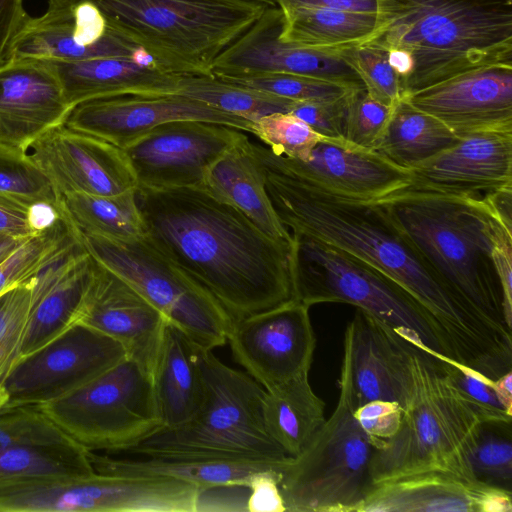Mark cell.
<instances>
[{
  "label": "cell",
  "instance_id": "35",
  "mask_svg": "<svg viewBox=\"0 0 512 512\" xmlns=\"http://www.w3.org/2000/svg\"><path fill=\"white\" fill-rule=\"evenodd\" d=\"M136 191L112 196L66 195L60 198V212L81 233L135 241L146 235Z\"/></svg>",
  "mask_w": 512,
  "mask_h": 512
},
{
  "label": "cell",
  "instance_id": "11",
  "mask_svg": "<svg viewBox=\"0 0 512 512\" xmlns=\"http://www.w3.org/2000/svg\"><path fill=\"white\" fill-rule=\"evenodd\" d=\"M77 233L96 262L127 281L193 343L208 350L227 343L234 319L146 235L121 242Z\"/></svg>",
  "mask_w": 512,
  "mask_h": 512
},
{
  "label": "cell",
  "instance_id": "29",
  "mask_svg": "<svg viewBox=\"0 0 512 512\" xmlns=\"http://www.w3.org/2000/svg\"><path fill=\"white\" fill-rule=\"evenodd\" d=\"M88 456L95 472L99 474L165 477L190 483L202 491L233 487L247 489L255 474L269 470L282 472L288 462L270 463L165 455L130 459L116 458L89 450Z\"/></svg>",
  "mask_w": 512,
  "mask_h": 512
},
{
  "label": "cell",
  "instance_id": "39",
  "mask_svg": "<svg viewBox=\"0 0 512 512\" xmlns=\"http://www.w3.org/2000/svg\"><path fill=\"white\" fill-rule=\"evenodd\" d=\"M470 466L477 481L512 492V421L481 423Z\"/></svg>",
  "mask_w": 512,
  "mask_h": 512
},
{
  "label": "cell",
  "instance_id": "32",
  "mask_svg": "<svg viewBox=\"0 0 512 512\" xmlns=\"http://www.w3.org/2000/svg\"><path fill=\"white\" fill-rule=\"evenodd\" d=\"M305 373L265 390L262 415L271 439L294 457L325 422V404Z\"/></svg>",
  "mask_w": 512,
  "mask_h": 512
},
{
  "label": "cell",
  "instance_id": "7",
  "mask_svg": "<svg viewBox=\"0 0 512 512\" xmlns=\"http://www.w3.org/2000/svg\"><path fill=\"white\" fill-rule=\"evenodd\" d=\"M205 395L186 423L160 427L127 452L285 463L288 456L268 435L262 415L265 389L249 374L228 367L213 350L195 345Z\"/></svg>",
  "mask_w": 512,
  "mask_h": 512
},
{
  "label": "cell",
  "instance_id": "12",
  "mask_svg": "<svg viewBox=\"0 0 512 512\" xmlns=\"http://www.w3.org/2000/svg\"><path fill=\"white\" fill-rule=\"evenodd\" d=\"M128 357L111 337L75 324L21 358L4 383L6 406H39L88 384Z\"/></svg>",
  "mask_w": 512,
  "mask_h": 512
},
{
  "label": "cell",
  "instance_id": "50",
  "mask_svg": "<svg viewBox=\"0 0 512 512\" xmlns=\"http://www.w3.org/2000/svg\"><path fill=\"white\" fill-rule=\"evenodd\" d=\"M27 16L23 0H0V64L8 58Z\"/></svg>",
  "mask_w": 512,
  "mask_h": 512
},
{
  "label": "cell",
  "instance_id": "54",
  "mask_svg": "<svg viewBox=\"0 0 512 512\" xmlns=\"http://www.w3.org/2000/svg\"><path fill=\"white\" fill-rule=\"evenodd\" d=\"M74 1H78V0H48V6L62 5V4L70 3V2H74ZM254 1H259V2H264V3L275 5L273 0H254Z\"/></svg>",
  "mask_w": 512,
  "mask_h": 512
},
{
  "label": "cell",
  "instance_id": "51",
  "mask_svg": "<svg viewBox=\"0 0 512 512\" xmlns=\"http://www.w3.org/2000/svg\"><path fill=\"white\" fill-rule=\"evenodd\" d=\"M28 209L0 199V234L25 238L34 233Z\"/></svg>",
  "mask_w": 512,
  "mask_h": 512
},
{
  "label": "cell",
  "instance_id": "45",
  "mask_svg": "<svg viewBox=\"0 0 512 512\" xmlns=\"http://www.w3.org/2000/svg\"><path fill=\"white\" fill-rule=\"evenodd\" d=\"M392 108L371 98L364 87L353 89L347 100L344 139L369 150L377 148Z\"/></svg>",
  "mask_w": 512,
  "mask_h": 512
},
{
  "label": "cell",
  "instance_id": "25",
  "mask_svg": "<svg viewBox=\"0 0 512 512\" xmlns=\"http://www.w3.org/2000/svg\"><path fill=\"white\" fill-rule=\"evenodd\" d=\"M512 492L446 470L372 485L357 512H511Z\"/></svg>",
  "mask_w": 512,
  "mask_h": 512
},
{
  "label": "cell",
  "instance_id": "43",
  "mask_svg": "<svg viewBox=\"0 0 512 512\" xmlns=\"http://www.w3.org/2000/svg\"><path fill=\"white\" fill-rule=\"evenodd\" d=\"M341 55L374 100L393 107L406 96L399 76L388 61L386 49L364 43L342 51Z\"/></svg>",
  "mask_w": 512,
  "mask_h": 512
},
{
  "label": "cell",
  "instance_id": "27",
  "mask_svg": "<svg viewBox=\"0 0 512 512\" xmlns=\"http://www.w3.org/2000/svg\"><path fill=\"white\" fill-rule=\"evenodd\" d=\"M93 269L94 259L78 240L31 279L32 305L21 358L75 325Z\"/></svg>",
  "mask_w": 512,
  "mask_h": 512
},
{
  "label": "cell",
  "instance_id": "46",
  "mask_svg": "<svg viewBox=\"0 0 512 512\" xmlns=\"http://www.w3.org/2000/svg\"><path fill=\"white\" fill-rule=\"evenodd\" d=\"M350 92L335 100L296 101L289 113L307 123L322 136L344 138L347 100Z\"/></svg>",
  "mask_w": 512,
  "mask_h": 512
},
{
  "label": "cell",
  "instance_id": "13",
  "mask_svg": "<svg viewBox=\"0 0 512 512\" xmlns=\"http://www.w3.org/2000/svg\"><path fill=\"white\" fill-rule=\"evenodd\" d=\"M254 149L264 166L341 198L378 201L408 188L412 181L409 169L344 138L323 136L306 161L276 155L257 144Z\"/></svg>",
  "mask_w": 512,
  "mask_h": 512
},
{
  "label": "cell",
  "instance_id": "6",
  "mask_svg": "<svg viewBox=\"0 0 512 512\" xmlns=\"http://www.w3.org/2000/svg\"><path fill=\"white\" fill-rule=\"evenodd\" d=\"M158 69L211 75L217 57L273 4L254 0H91ZM277 6V5H276Z\"/></svg>",
  "mask_w": 512,
  "mask_h": 512
},
{
  "label": "cell",
  "instance_id": "53",
  "mask_svg": "<svg viewBox=\"0 0 512 512\" xmlns=\"http://www.w3.org/2000/svg\"><path fill=\"white\" fill-rule=\"evenodd\" d=\"M29 237V236H28ZM7 234H0V263L11 254L25 239Z\"/></svg>",
  "mask_w": 512,
  "mask_h": 512
},
{
  "label": "cell",
  "instance_id": "31",
  "mask_svg": "<svg viewBox=\"0 0 512 512\" xmlns=\"http://www.w3.org/2000/svg\"><path fill=\"white\" fill-rule=\"evenodd\" d=\"M195 345L167 323L150 372L162 427L186 423L203 403L205 387Z\"/></svg>",
  "mask_w": 512,
  "mask_h": 512
},
{
  "label": "cell",
  "instance_id": "34",
  "mask_svg": "<svg viewBox=\"0 0 512 512\" xmlns=\"http://www.w3.org/2000/svg\"><path fill=\"white\" fill-rule=\"evenodd\" d=\"M459 139L439 119L416 108L404 96L393 106L375 151L410 170L452 147Z\"/></svg>",
  "mask_w": 512,
  "mask_h": 512
},
{
  "label": "cell",
  "instance_id": "38",
  "mask_svg": "<svg viewBox=\"0 0 512 512\" xmlns=\"http://www.w3.org/2000/svg\"><path fill=\"white\" fill-rule=\"evenodd\" d=\"M0 199L25 209L37 204L60 205L52 185L29 153L0 146Z\"/></svg>",
  "mask_w": 512,
  "mask_h": 512
},
{
  "label": "cell",
  "instance_id": "52",
  "mask_svg": "<svg viewBox=\"0 0 512 512\" xmlns=\"http://www.w3.org/2000/svg\"><path fill=\"white\" fill-rule=\"evenodd\" d=\"M281 9L287 11L299 7H318L357 11L376 14V0H273Z\"/></svg>",
  "mask_w": 512,
  "mask_h": 512
},
{
  "label": "cell",
  "instance_id": "37",
  "mask_svg": "<svg viewBox=\"0 0 512 512\" xmlns=\"http://www.w3.org/2000/svg\"><path fill=\"white\" fill-rule=\"evenodd\" d=\"M78 240L77 230L61 213L53 225L27 237L0 263V294L29 281Z\"/></svg>",
  "mask_w": 512,
  "mask_h": 512
},
{
  "label": "cell",
  "instance_id": "24",
  "mask_svg": "<svg viewBox=\"0 0 512 512\" xmlns=\"http://www.w3.org/2000/svg\"><path fill=\"white\" fill-rule=\"evenodd\" d=\"M410 171L414 190L481 198L512 189V130L463 136Z\"/></svg>",
  "mask_w": 512,
  "mask_h": 512
},
{
  "label": "cell",
  "instance_id": "22",
  "mask_svg": "<svg viewBox=\"0 0 512 512\" xmlns=\"http://www.w3.org/2000/svg\"><path fill=\"white\" fill-rule=\"evenodd\" d=\"M459 138L488 130H512V65L476 68L407 95Z\"/></svg>",
  "mask_w": 512,
  "mask_h": 512
},
{
  "label": "cell",
  "instance_id": "4",
  "mask_svg": "<svg viewBox=\"0 0 512 512\" xmlns=\"http://www.w3.org/2000/svg\"><path fill=\"white\" fill-rule=\"evenodd\" d=\"M374 202L455 296L511 331L491 255L499 218L483 198L405 188Z\"/></svg>",
  "mask_w": 512,
  "mask_h": 512
},
{
  "label": "cell",
  "instance_id": "36",
  "mask_svg": "<svg viewBox=\"0 0 512 512\" xmlns=\"http://www.w3.org/2000/svg\"><path fill=\"white\" fill-rule=\"evenodd\" d=\"M175 94L183 95L251 122L290 112L296 101L226 82L213 75H182Z\"/></svg>",
  "mask_w": 512,
  "mask_h": 512
},
{
  "label": "cell",
  "instance_id": "2",
  "mask_svg": "<svg viewBox=\"0 0 512 512\" xmlns=\"http://www.w3.org/2000/svg\"><path fill=\"white\" fill-rule=\"evenodd\" d=\"M146 237L236 320L293 299L291 245L199 188H138Z\"/></svg>",
  "mask_w": 512,
  "mask_h": 512
},
{
  "label": "cell",
  "instance_id": "1",
  "mask_svg": "<svg viewBox=\"0 0 512 512\" xmlns=\"http://www.w3.org/2000/svg\"><path fill=\"white\" fill-rule=\"evenodd\" d=\"M263 168L266 190L280 221L294 233L359 258L401 285L426 313L447 358L488 377L511 363V331L455 296L376 202L333 196Z\"/></svg>",
  "mask_w": 512,
  "mask_h": 512
},
{
  "label": "cell",
  "instance_id": "17",
  "mask_svg": "<svg viewBox=\"0 0 512 512\" xmlns=\"http://www.w3.org/2000/svg\"><path fill=\"white\" fill-rule=\"evenodd\" d=\"M30 149V158L59 199L77 193L112 196L138 189L124 149L65 124L46 132Z\"/></svg>",
  "mask_w": 512,
  "mask_h": 512
},
{
  "label": "cell",
  "instance_id": "15",
  "mask_svg": "<svg viewBox=\"0 0 512 512\" xmlns=\"http://www.w3.org/2000/svg\"><path fill=\"white\" fill-rule=\"evenodd\" d=\"M309 309L293 298L233 321L232 355L265 390L309 373L316 347Z\"/></svg>",
  "mask_w": 512,
  "mask_h": 512
},
{
  "label": "cell",
  "instance_id": "47",
  "mask_svg": "<svg viewBox=\"0 0 512 512\" xmlns=\"http://www.w3.org/2000/svg\"><path fill=\"white\" fill-rule=\"evenodd\" d=\"M354 414L361 428L374 440L376 447L377 442L397 433L403 408L397 402L374 400L357 407Z\"/></svg>",
  "mask_w": 512,
  "mask_h": 512
},
{
  "label": "cell",
  "instance_id": "28",
  "mask_svg": "<svg viewBox=\"0 0 512 512\" xmlns=\"http://www.w3.org/2000/svg\"><path fill=\"white\" fill-rule=\"evenodd\" d=\"M199 189L241 211L270 238L292 245V235L268 196L254 143L245 134L208 168Z\"/></svg>",
  "mask_w": 512,
  "mask_h": 512
},
{
  "label": "cell",
  "instance_id": "23",
  "mask_svg": "<svg viewBox=\"0 0 512 512\" xmlns=\"http://www.w3.org/2000/svg\"><path fill=\"white\" fill-rule=\"evenodd\" d=\"M168 321L127 281L94 260V269L75 324L119 342L128 357L150 372Z\"/></svg>",
  "mask_w": 512,
  "mask_h": 512
},
{
  "label": "cell",
  "instance_id": "21",
  "mask_svg": "<svg viewBox=\"0 0 512 512\" xmlns=\"http://www.w3.org/2000/svg\"><path fill=\"white\" fill-rule=\"evenodd\" d=\"M71 109L50 61L10 57L0 64V146L28 153Z\"/></svg>",
  "mask_w": 512,
  "mask_h": 512
},
{
  "label": "cell",
  "instance_id": "16",
  "mask_svg": "<svg viewBox=\"0 0 512 512\" xmlns=\"http://www.w3.org/2000/svg\"><path fill=\"white\" fill-rule=\"evenodd\" d=\"M95 473L88 450L37 406L0 410V490Z\"/></svg>",
  "mask_w": 512,
  "mask_h": 512
},
{
  "label": "cell",
  "instance_id": "19",
  "mask_svg": "<svg viewBox=\"0 0 512 512\" xmlns=\"http://www.w3.org/2000/svg\"><path fill=\"white\" fill-rule=\"evenodd\" d=\"M140 46L113 30L91 0L48 6L39 17L27 16L10 49V57L76 62L127 57Z\"/></svg>",
  "mask_w": 512,
  "mask_h": 512
},
{
  "label": "cell",
  "instance_id": "55",
  "mask_svg": "<svg viewBox=\"0 0 512 512\" xmlns=\"http://www.w3.org/2000/svg\"><path fill=\"white\" fill-rule=\"evenodd\" d=\"M7 403V396L4 388H0V410L5 407Z\"/></svg>",
  "mask_w": 512,
  "mask_h": 512
},
{
  "label": "cell",
  "instance_id": "5",
  "mask_svg": "<svg viewBox=\"0 0 512 512\" xmlns=\"http://www.w3.org/2000/svg\"><path fill=\"white\" fill-rule=\"evenodd\" d=\"M411 387L399 430L376 443L372 484L427 471L446 470L476 480L470 466L481 418L440 368L436 357L413 346Z\"/></svg>",
  "mask_w": 512,
  "mask_h": 512
},
{
  "label": "cell",
  "instance_id": "49",
  "mask_svg": "<svg viewBox=\"0 0 512 512\" xmlns=\"http://www.w3.org/2000/svg\"><path fill=\"white\" fill-rule=\"evenodd\" d=\"M282 472L262 471L253 476L247 489L245 510L249 512H284L285 505L279 482Z\"/></svg>",
  "mask_w": 512,
  "mask_h": 512
},
{
  "label": "cell",
  "instance_id": "9",
  "mask_svg": "<svg viewBox=\"0 0 512 512\" xmlns=\"http://www.w3.org/2000/svg\"><path fill=\"white\" fill-rule=\"evenodd\" d=\"M291 235L294 299L310 307L319 303L356 306L418 349L446 357L426 313L396 281L343 250L301 233Z\"/></svg>",
  "mask_w": 512,
  "mask_h": 512
},
{
  "label": "cell",
  "instance_id": "48",
  "mask_svg": "<svg viewBox=\"0 0 512 512\" xmlns=\"http://www.w3.org/2000/svg\"><path fill=\"white\" fill-rule=\"evenodd\" d=\"M492 261L502 293L506 325L512 328V229L495 219L492 226Z\"/></svg>",
  "mask_w": 512,
  "mask_h": 512
},
{
  "label": "cell",
  "instance_id": "42",
  "mask_svg": "<svg viewBox=\"0 0 512 512\" xmlns=\"http://www.w3.org/2000/svg\"><path fill=\"white\" fill-rule=\"evenodd\" d=\"M31 279L0 294V388L21 359L32 305Z\"/></svg>",
  "mask_w": 512,
  "mask_h": 512
},
{
  "label": "cell",
  "instance_id": "30",
  "mask_svg": "<svg viewBox=\"0 0 512 512\" xmlns=\"http://www.w3.org/2000/svg\"><path fill=\"white\" fill-rule=\"evenodd\" d=\"M50 62L72 108L88 100L116 95L175 94L182 76L138 66L127 57Z\"/></svg>",
  "mask_w": 512,
  "mask_h": 512
},
{
  "label": "cell",
  "instance_id": "26",
  "mask_svg": "<svg viewBox=\"0 0 512 512\" xmlns=\"http://www.w3.org/2000/svg\"><path fill=\"white\" fill-rule=\"evenodd\" d=\"M344 343L349 349L357 407L385 400L403 408L411 387L413 345L358 308L346 328Z\"/></svg>",
  "mask_w": 512,
  "mask_h": 512
},
{
  "label": "cell",
  "instance_id": "8",
  "mask_svg": "<svg viewBox=\"0 0 512 512\" xmlns=\"http://www.w3.org/2000/svg\"><path fill=\"white\" fill-rule=\"evenodd\" d=\"M350 354L344 343L338 403L303 450L290 457L279 487L289 512H357L372 487L374 440L355 418Z\"/></svg>",
  "mask_w": 512,
  "mask_h": 512
},
{
  "label": "cell",
  "instance_id": "18",
  "mask_svg": "<svg viewBox=\"0 0 512 512\" xmlns=\"http://www.w3.org/2000/svg\"><path fill=\"white\" fill-rule=\"evenodd\" d=\"M178 120L217 123L252 133V122L179 94H124L96 98L74 106L65 125L127 146L158 125Z\"/></svg>",
  "mask_w": 512,
  "mask_h": 512
},
{
  "label": "cell",
  "instance_id": "14",
  "mask_svg": "<svg viewBox=\"0 0 512 512\" xmlns=\"http://www.w3.org/2000/svg\"><path fill=\"white\" fill-rule=\"evenodd\" d=\"M243 135L226 125L178 120L156 126L124 151L138 188H201L208 168Z\"/></svg>",
  "mask_w": 512,
  "mask_h": 512
},
{
  "label": "cell",
  "instance_id": "44",
  "mask_svg": "<svg viewBox=\"0 0 512 512\" xmlns=\"http://www.w3.org/2000/svg\"><path fill=\"white\" fill-rule=\"evenodd\" d=\"M252 133L276 155L308 160L323 137L307 123L289 112L271 113L252 122Z\"/></svg>",
  "mask_w": 512,
  "mask_h": 512
},
{
  "label": "cell",
  "instance_id": "41",
  "mask_svg": "<svg viewBox=\"0 0 512 512\" xmlns=\"http://www.w3.org/2000/svg\"><path fill=\"white\" fill-rule=\"evenodd\" d=\"M438 364L460 395L483 421H512V402L500 393L496 380L443 356Z\"/></svg>",
  "mask_w": 512,
  "mask_h": 512
},
{
  "label": "cell",
  "instance_id": "20",
  "mask_svg": "<svg viewBox=\"0 0 512 512\" xmlns=\"http://www.w3.org/2000/svg\"><path fill=\"white\" fill-rule=\"evenodd\" d=\"M283 14L268 7L260 18L214 61L216 77L257 73H285L362 87L341 52L319 51L279 39ZM364 87V86H363Z\"/></svg>",
  "mask_w": 512,
  "mask_h": 512
},
{
  "label": "cell",
  "instance_id": "40",
  "mask_svg": "<svg viewBox=\"0 0 512 512\" xmlns=\"http://www.w3.org/2000/svg\"><path fill=\"white\" fill-rule=\"evenodd\" d=\"M217 78L294 101L335 100L345 96L352 89L359 88L314 77L285 73H257Z\"/></svg>",
  "mask_w": 512,
  "mask_h": 512
},
{
  "label": "cell",
  "instance_id": "3",
  "mask_svg": "<svg viewBox=\"0 0 512 512\" xmlns=\"http://www.w3.org/2000/svg\"><path fill=\"white\" fill-rule=\"evenodd\" d=\"M376 4V27L364 43L410 55L412 71L402 85L406 96L476 68L512 65V0Z\"/></svg>",
  "mask_w": 512,
  "mask_h": 512
},
{
  "label": "cell",
  "instance_id": "10",
  "mask_svg": "<svg viewBox=\"0 0 512 512\" xmlns=\"http://www.w3.org/2000/svg\"><path fill=\"white\" fill-rule=\"evenodd\" d=\"M37 407L94 452H127L162 427L151 373L130 357L76 391Z\"/></svg>",
  "mask_w": 512,
  "mask_h": 512
},
{
  "label": "cell",
  "instance_id": "33",
  "mask_svg": "<svg viewBox=\"0 0 512 512\" xmlns=\"http://www.w3.org/2000/svg\"><path fill=\"white\" fill-rule=\"evenodd\" d=\"M279 39L319 51L342 52L366 42L376 14L318 7L282 11Z\"/></svg>",
  "mask_w": 512,
  "mask_h": 512
}]
</instances>
